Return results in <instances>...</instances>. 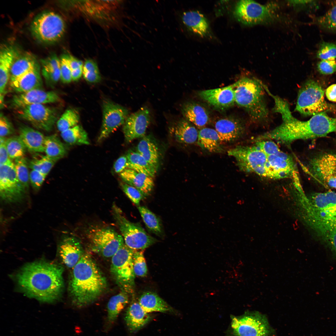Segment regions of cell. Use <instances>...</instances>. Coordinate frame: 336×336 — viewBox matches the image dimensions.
<instances>
[{
    "label": "cell",
    "mask_w": 336,
    "mask_h": 336,
    "mask_svg": "<svg viewBox=\"0 0 336 336\" xmlns=\"http://www.w3.org/2000/svg\"><path fill=\"white\" fill-rule=\"evenodd\" d=\"M63 267L45 261L26 265L17 273L18 283L28 296L50 302L61 296L64 287Z\"/></svg>",
    "instance_id": "1"
},
{
    "label": "cell",
    "mask_w": 336,
    "mask_h": 336,
    "mask_svg": "<svg viewBox=\"0 0 336 336\" xmlns=\"http://www.w3.org/2000/svg\"><path fill=\"white\" fill-rule=\"evenodd\" d=\"M69 291L73 304L78 307L96 301L107 287L106 279L91 256L84 253L72 268Z\"/></svg>",
    "instance_id": "2"
},
{
    "label": "cell",
    "mask_w": 336,
    "mask_h": 336,
    "mask_svg": "<svg viewBox=\"0 0 336 336\" xmlns=\"http://www.w3.org/2000/svg\"><path fill=\"white\" fill-rule=\"evenodd\" d=\"M264 84L254 77H245L232 84L235 103L245 109L254 120L262 121L269 114Z\"/></svg>",
    "instance_id": "3"
},
{
    "label": "cell",
    "mask_w": 336,
    "mask_h": 336,
    "mask_svg": "<svg viewBox=\"0 0 336 336\" xmlns=\"http://www.w3.org/2000/svg\"><path fill=\"white\" fill-rule=\"evenodd\" d=\"M288 131L293 141L324 137L336 132V118L329 117L325 112L313 115L306 121L295 118L289 123Z\"/></svg>",
    "instance_id": "4"
},
{
    "label": "cell",
    "mask_w": 336,
    "mask_h": 336,
    "mask_svg": "<svg viewBox=\"0 0 336 336\" xmlns=\"http://www.w3.org/2000/svg\"><path fill=\"white\" fill-rule=\"evenodd\" d=\"M228 154L235 159L241 170L269 179H277L270 166L266 155L256 145L238 146L229 150Z\"/></svg>",
    "instance_id": "5"
},
{
    "label": "cell",
    "mask_w": 336,
    "mask_h": 336,
    "mask_svg": "<svg viewBox=\"0 0 336 336\" xmlns=\"http://www.w3.org/2000/svg\"><path fill=\"white\" fill-rule=\"evenodd\" d=\"M324 91L315 81L309 80L298 92L295 110L305 116L314 115L331 110L332 106L325 101Z\"/></svg>",
    "instance_id": "6"
},
{
    "label": "cell",
    "mask_w": 336,
    "mask_h": 336,
    "mask_svg": "<svg viewBox=\"0 0 336 336\" xmlns=\"http://www.w3.org/2000/svg\"><path fill=\"white\" fill-rule=\"evenodd\" d=\"M298 203L302 217L336 221V193L332 191L315 193Z\"/></svg>",
    "instance_id": "7"
},
{
    "label": "cell",
    "mask_w": 336,
    "mask_h": 336,
    "mask_svg": "<svg viewBox=\"0 0 336 336\" xmlns=\"http://www.w3.org/2000/svg\"><path fill=\"white\" fill-rule=\"evenodd\" d=\"M112 214L125 244L130 248L143 250L156 242V239L148 234L140 224L128 220L114 204L112 206Z\"/></svg>",
    "instance_id": "8"
},
{
    "label": "cell",
    "mask_w": 336,
    "mask_h": 336,
    "mask_svg": "<svg viewBox=\"0 0 336 336\" xmlns=\"http://www.w3.org/2000/svg\"><path fill=\"white\" fill-rule=\"evenodd\" d=\"M86 236L93 249L106 257H112L124 244L122 236L109 227L90 226Z\"/></svg>",
    "instance_id": "9"
},
{
    "label": "cell",
    "mask_w": 336,
    "mask_h": 336,
    "mask_svg": "<svg viewBox=\"0 0 336 336\" xmlns=\"http://www.w3.org/2000/svg\"><path fill=\"white\" fill-rule=\"evenodd\" d=\"M31 30L34 36L46 43H53L60 40L65 30L64 22L55 12H48L38 15L33 21Z\"/></svg>",
    "instance_id": "10"
},
{
    "label": "cell",
    "mask_w": 336,
    "mask_h": 336,
    "mask_svg": "<svg viewBox=\"0 0 336 336\" xmlns=\"http://www.w3.org/2000/svg\"><path fill=\"white\" fill-rule=\"evenodd\" d=\"M134 250L124 243L112 257L110 271L117 282L126 292H130L134 284L133 264Z\"/></svg>",
    "instance_id": "11"
},
{
    "label": "cell",
    "mask_w": 336,
    "mask_h": 336,
    "mask_svg": "<svg viewBox=\"0 0 336 336\" xmlns=\"http://www.w3.org/2000/svg\"><path fill=\"white\" fill-rule=\"evenodd\" d=\"M231 327L235 336H270L271 334L266 318L256 312L232 316Z\"/></svg>",
    "instance_id": "12"
},
{
    "label": "cell",
    "mask_w": 336,
    "mask_h": 336,
    "mask_svg": "<svg viewBox=\"0 0 336 336\" xmlns=\"http://www.w3.org/2000/svg\"><path fill=\"white\" fill-rule=\"evenodd\" d=\"M234 15L239 22L248 26L270 22L273 20L275 16L270 7L249 0L237 2Z\"/></svg>",
    "instance_id": "13"
},
{
    "label": "cell",
    "mask_w": 336,
    "mask_h": 336,
    "mask_svg": "<svg viewBox=\"0 0 336 336\" xmlns=\"http://www.w3.org/2000/svg\"><path fill=\"white\" fill-rule=\"evenodd\" d=\"M17 110L18 118L37 129L46 131L52 129L57 119L56 110L44 104L27 105Z\"/></svg>",
    "instance_id": "14"
},
{
    "label": "cell",
    "mask_w": 336,
    "mask_h": 336,
    "mask_svg": "<svg viewBox=\"0 0 336 336\" xmlns=\"http://www.w3.org/2000/svg\"><path fill=\"white\" fill-rule=\"evenodd\" d=\"M306 169L312 177L326 187L336 189V156L324 153L311 159Z\"/></svg>",
    "instance_id": "15"
},
{
    "label": "cell",
    "mask_w": 336,
    "mask_h": 336,
    "mask_svg": "<svg viewBox=\"0 0 336 336\" xmlns=\"http://www.w3.org/2000/svg\"><path fill=\"white\" fill-rule=\"evenodd\" d=\"M26 190L17 177L13 162L0 165V194L3 200L20 202L25 198Z\"/></svg>",
    "instance_id": "16"
},
{
    "label": "cell",
    "mask_w": 336,
    "mask_h": 336,
    "mask_svg": "<svg viewBox=\"0 0 336 336\" xmlns=\"http://www.w3.org/2000/svg\"><path fill=\"white\" fill-rule=\"evenodd\" d=\"M128 111L125 108L109 100L103 105V120L101 131L97 139L100 142L122 125L128 117Z\"/></svg>",
    "instance_id": "17"
},
{
    "label": "cell",
    "mask_w": 336,
    "mask_h": 336,
    "mask_svg": "<svg viewBox=\"0 0 336 336\" xmlns=\"http://www.w3.org/2000/svg\"><path fill=\"white\" fill-rule=\"evenodd\" d=\"M151 120L149 110L141 108L128 117L123 125V131L127 142L143 137Z\"/></svg>",
    "instance_id": "18"
},
{
    "label": "cell",
    "mask_w": 336,
    "mask_h": 336,
    "mask_svg": "<svg viewBox=\"0 0 336 336\" xmlns=\"http://www.w3.org/2000/svg\"><path fill=\"white\" fill-rule=\"evenodd\" d=\"M266 156L270 166L278 179L290 178L293 181L299 180L296 165L289 154L279 148Z\"/></svg>",
    "instance_id": "19"
},
{
    "label": "cell",
    "mask_w": 336,
    "mask_h": 336,
    "mask_svg": "<svg viewBox=\"0 0 336 336\" xmlns=\"http://www.w3.org/2000/svg\"><path fill=\"white\" fill-rule=\"evenodd\" d=\"M59 100V97L55 92L37 89L15 95L10 101V105L17 110L27 105L54 103Z\"/></svg>",
    "instance_id": "20"
},
{
    "label": "cell",
    "mask_w": 336,
    "mask_h": 336,
    "mask_svg": "<svg viewBox=\"0 0 336 336\" xmlns=\"http://www.w3.org/2000/svg\"><path fill=\"white\" fill-rule=\"evenodd\" d=\"M199 96L212 106L224 110L233 106L235 102L233 85L216 89L201 91Z\"/></svg>",
    "instance_id": "21"
},
{
    "label": "cell",
    "mask_w": 336,
    "mask_h": 336,
    "mask_svg": "<svg viewBox=\"0 0 336 336\" xmlns=\"http://www.w3.org/2000/svg\"><path fill=\"white\" fill-rule=\"evenodd\" d=\"M302 218L336 255V221L308 217Z\"/></svg>",
    "instance_id": "22"
},
{
    "label": "cell",
    "mask_w": 336,
    "mask_h": 336,
    "mask_svg": "<svg viewBox=\"0 0 336 336\" xmlns=\"http://www.w3.org/2000/svg\"><path fill=\"white\" fill-rule=\"evenodd\" d=\"M215 129L222 142L234 141L241 137L244 132V125L236 118L226 117L216 121Z\"/></svg>",
    "instance_id": "23"
},
{
    "label": "cell",
    "mask_w": 336,
    "mask_h": 336,
    "mask_svg": "<svg viewBox=\"0 0 336 336\" xmlns=\"http://www.w3.org/2000/svg\"><path fill=\"white\" fill-rule=\"evenodd\" d=\"M62 262L69 268H73L84 253L80 240L74 236H68L63 240L58 249Z\"/></svg>",
    "instance_id": "24"
},
{
    "label": "cell",
    "mask_w": 336,
    "mask_h": 336,
    "mask_svg": "<svg viewBox=\"0 0 336 336\" xmlns=\"http://www.w3.org/2000/svg\"><path fill=\"white\" fill-rule=\"evenodd\" d=\"M119 174L124 182L136 188L146 197L151 194L154 185L152 177L128 168Z\"/></svg>",
    "instance_id": "25"
},
{
    "label": "cell",
    "mask_w": 336,
    "mask_h": 336,
    "mask_svg": "<svg viewBox=\"0 0 336 336\" xmlns=\"http://www.w3.org/2000/svg\"><path fill=\"white\" fill-rule=\"evenodd\" d=\"M151 319V316L144 311L138 301H133L131 303L124 316L126 324L131 333H134L140 329Z\"/></svg>",
    "instance_id": "26"
},
{
    "label": "cell",
    "mask_w": 336,
    "mask_h": 336,
    "mask_svg": "<svg viewBox=\"0 0 336 336\" xmlns=\"http://www.w3.org/2000/svg\"><path fill=\"white\" fill-rule=\"evenodd\" d=\"M42 85V80L38 65L19 78L10 82L12 88L19 93L40 89Z\"/></svg>",
    "instance_id": "27"
},
{
    "label": "cell",
    "mask_w": 336,
    "mask_h": 336,
    "mask_svg": "<svg viewBox=\"0 0 336 336\" xmlns=\"http://www.w3.org/2000/svg\"><path fill=\"white\" fill-rule=\"evenodd\" d=\"M182 112L185 119L200 129L204 128L210 120L209 115L206 109L195 102L184 103Z\"/></svg>",
    "instance_id": "28"
},
{
    "label": "cell",
    "mask_w": 336,
    "mask_h": 336,
    "mask_svg": "<svg viewBox=\"0 0 336 336\" xmlns=\"http://www.w3.org/2000/svg\"><path fill=\"white\" fill-rule=\"evenodd\" d=\"M19 136L26 147L36 152H44L45 137L39 131L26 126L20 127Z\"/></svg>",
    "instance_id": "29"
},
{
    "label": "cell",
    "mask_w": 336,
    "mask_h": 336,
    "mask_svg": "<svg viewBox=\"0 0 336 336\" xmlns=\"http://www.w3.org/2000/svg\"><path fill=\"white\" fill-rule=\"evenodd\" d=\"M182 20L184 25L192 32L204 37L208 32V23L204 15L198 11H189L183 13Z\"/></svg>",
    "instance_id": "30"
},
{
    "label": "cell",
    "mask_w": 336,
    "mask_h": 336,
    "mask_svg": "<svg viewBox=\"0 0 336 336\" xmlns=\"http://www.w3.org/2000/svg\"><path fill=\"white\" fill-rule=\"evenodd\" d=\"M197 142L202 149L210 152L220 153L223 151L222 142L215 129L204 127L200 129Z\"/></svg>",
    "instance_id": "31"
},
{
    "label": "cell",
    "mask_w": 336,
    "mask_h": 336,
    "mask_svg": "<svg viewBox=\"0 0 336 336\" xmlns=\"http://www.w3.org/2000/svg\"><path fill=\"white\" fill-rule=\"evenodd\" d=\"M172 132L178 142L192 144L197 142L198 131L193 124L185 119L179 121L172 129Z\"/></svg>",
    "instance_id": "32"
},
{
    "label": "cell",
    "mask_w": 336,
    "mask_h": 336,
    "mask_svg": "<svg viewBox=\"0 0 336 336\" xmlns=\"http://www.w3.org/2000/svg\"><path fill=\"white\" fill-rule=\"evenodd\" d=\"M138 302L146 312H172L173 309L165 301L156 293L151 292L143 293L138 299Z\"/></svg>",
    "instance_id": "33"
},
{
    "label": "cell",
    "mask_w": 336,
    "mask_h": 336,
    "mask_svg": "<svg viewBox=\"0 0 336 336\" xmlns=\"http://www.w3.org/2000/svg\"><path fill=\"white\" fill-rule=\"evenodd\" d=\"M15 50L12 47H6L0 53V94H4L5 89L9 78L10 68L16 57Z\"/></svg>",
    "instance_id": "34"
},
{
    "label": "cell",
    "mask_w": 336,
    "mask_h": 336,
    "mask_svg": "<svg viewBox=\"0 0 336 336\" xmlns=\"http://www.w3.org/2000/svg\"><path fill=\"white\" fill-rule=\"evenodd\" d=\"M136 151L157 170L160 157L159 150L149 136H144L142 138L137 145Z\"/></svg>",
    "instance_id": "35"
},
{
    "label": "cell",
    "mask_w": 336,
    "mask_h": 336,
    "mask_svg": "<svg viewBox=\"0 0 336 336\" xmlns=\"http://www.w3.org/2000/svg\"><path fill=\"white\" fill-rule=\"evenodd\" d=\"M128 302L127 292L123 290L110 299L107 306V323L108 328L114 323L119 314Z\"/></svg>",
    "instance_id": "36"
},
{
    "label": "cell",
    "mask_w": 336,
    "mask_h": 336,
    "mask_svg": "<svg viewBox=\"0 0 336 336\" xmlns=\"http://www.w3.org/2000/svg\"><path fill=\"white\" fill-rule=\"evenodd\" d=\"M38 65L34 58L27 54L16 57L11 66L9 74L10 82L28 72Z\"/></svg>",
    "instance_id": "37"
},
{
    "label": "cell",
    "mask_w": 336,
    "mask_h": 336,
    "mask_svg": "<svg viewBox=\"0 0 336 336\" xmlns=\"http://www.w3.org/2000/svg\"><path fill=\"white\" fill-rule=\"evenodd\" d=\"M126 155L128 160V169L146 174L153 178L154 177L157 170L138 152L130 150Z\"/></svg>",
    "instance_id": "38"
},
{
    "label": "cell",
    "mask_w": 336,
    "mask_h": 336,
    "mask_svg": "<svg viewBox=\"0 0 336 336\" xmlns=\"http://www.w3.org/2000/svg\"><path fill=\"white\" fill-rule=\"evenodd\" d=\"M61 136L67 143L71 145H89L88 134L80 125H77L61 133Z\"/></svg>",
    "instance_id": "39"
},
{
    "label": "cell",
    "mask_w": 336,
    "mask_h": 336,
    "mask_svg": "<svg viewBox=\"0 0 336 336\" xmlns=\"http://www.w3.org/2000/svg\"><path fill=\"white\" fill-rule=\"evenodd\" d=\"M137 208L147 229L156 236H162L163 231L159 218L145 206H139Z\"/></svg>",
    "instance_id": "40"
},
{
    "label": "cell",
    "mask_w": 336,
    "mask_h": 336,
    "mask_svg": "<svg viewBox=\"0 0 336 336\" xmlns=\"http://www.w3.org/2000/svg\"><path fill=\"white\" fill-rule=\"evenodd\" d=\"M44 149L46 155L59 160L64 157L67 153L64 145L55 135L45 137Z\"/></svg>",
    "instance_id": "41"
},
{
    "label": "cell",
    "mask_w": 336,
    "mask_h": 336,
    "mask_svg": "<svg viewBox=\"0 0 336 336\" xmlns=\"http://www.w3.org/2000/svg\"><path fill=\"white\" fill-rule=\"evenodd\" d=\"M58 160L46 155H36L30 161L28 167L32 170L38 171L47 176Z\"/></svg>",
    "instance_id": "42"
},
{
    "label": "cell",
    "mask_w": 336,
    "mask_h": 336,
    "mask_svg": "<svg viewBox=\"0 0 336 336\" xmlns=\"http://www.w3.org/2000/svg\"><path fill=\"white\" fill-rule=\"evenodd\" d=\"M5 144L10 159L15 160L24 157L26 148L19 136L7 138Z\"/></svg>",
    "instance_id": "43"
},
{
    "label": "cell",
    "mask_w": 336,
    "mask_h": 336,
    "mask_svg": "<svg viewBox=\"0 0 336 336\" xmlns=\"http://www.w3.org/2000/svg\"><path fill=\"white\" fill-rule=\"evenodd\" d=\"M79 120V116L76 111L67 110L57 121V128L61 133L77 125Z\"/></svg>",
    "instance_id": "44"
},
{
    "label": "cell",
    "mask_w": 336,
    "mask_h": 336,
    "mask_svg": "<svg viewBox=\"0 0 336 336\" xmlns=\"http://www.w3.org/2000/svg\"><path fill=\"white\" fill-rule=\"evenodd\" d=\"M14 167L17 177L22 185L27 190L29 186V174L28 165L24 157L15 160Z\"/></svg>",
    "instance_id": "45"
},
{
    "label": "cell",
    "mask_w": 336,
    "mask_h": 336,
    "mask_svg": "<svg viewBox=\"0 0 336 336\" xmlns=\"http://www.w3.org/2000/svg\"><path fill=\"white\" fill-rule=\"evenodd\" d=\"M316 22L324 29L336 31V3L324 14L318 17Z\"/></svg>",
    "instance_id": "46"
},
{
    "label": "cell",
    "mask_w": 336,
    "mask_h": 336,
    "mask_svg": "<svg viewBox=\"0 0 336 336\" xmlns=\"http://www.w3.org/2000/svg\"><path fill=\"white\" fill-rule=\"evenodd\" d=\"M143 250H134L133 254V264L135 276L144 277L147 273V268L143 254Z\"/></svg>",
    "instance_id": "47"
},
{
    "label": "cell",
    "mask_w": 336,
    "mask_h": 336,
    "mask_svg": "<svg viewBox=\"0 0 336 336\" xmlns=\"http://www.w3.org/2000/svg\"><path fill=\"white\" fill-rule=\"evenodd\" d=\"M317 57L322 60L336 59V45L334 43L323 42L317 52Z\"/></svg>",
    "instance_id": "48"
},
{
    "label": "cell",
    "mask_w": 336,
    "mask_h": 336,
    "mask_svg": "<svg viewBox=\"0 0 336 336\" xmlns=\"http://www.w3.org/2000/svg\"><path fill=\"white\" fill-rule=\"evenodd\" d=\"M120 185L128 198L137 206H139L141 201L146 197L138 189L124 182L121 183Z\"/></svg>",
    "instance_id": "49"
},
{
    "label": "cell",
    "mask_w": 336,
    "mask_h": 336,
    "mask_svg": "<svg viewBox=\"0 0 336 336\" xmlns=\"http://www.w3.org/2000/svg\"><path fill=\"white\" fill-rule=\"evenodd\" d=\"M60 79L64 83L70 82L72 80L71 70L67 59V55H63L60 59Z\"/></svg>",
    "instance_id": "50"
},
{
    "label": "cell",
    "mask_w": 336,
    "mask_h": 336,
    "mask_svg": "<svg viewBox=\"0 0 336 336\" xmlns=\"http://www.w3.org/2000/svg\"><path fill=\"white\" fill-rule=\"evenodd\" d=\"M317 68L321 74L329 75L336 72L335 60H322L317 65Z\"/></svg>",
    "instance_id": "51"
},
{
    "label": "cell",
    "mask_w": 336,
    "mask_h": 336,
    "mask_svg": "<svg viewBox=\"0 0 336 336\" xmlns=\"http://www.w3.org/2000/svg\"><path fill=\"white\" fill-rule=\"evenodd\" d=\"M46 175L36 170H32L29 174L30 181L35 190H39L43 184Z\"/></svg>",
    "instance_id": "52"
},
{
    "label": "cell",
    "mask_w": 336,
    "mask_h": 336,
    "mask_svg": "<svg viewBox=\"0 0 336 336\" xmlns=\"http://www.w3.org/2000/svg\"><path fill=\"white\" fill-rule=\"evenodd\" d=\"M42 74L47 83L52 86L55 84L60 79V68L55 70L42 68Z\"/></svg>",
    "instance_id": "53"
},
{
    "label": "cell",
    "mask_w": 336,
    "mask_h": 336,
    "mask_svg": "<svg viewBox=\"0 0 336 336\" xmlns=\"http://www.w3.org/2000/svg\"><path fill=\"white\" fill-rule=\"evenodd\" d=\"M14 129L11 123L2 114L0 115V137H5L12 134Z\"/></svg>",
    "instance_id": "54"
},
{
    "label": "cell",
    "mask_w": 336,
    "mask_h": 336,
    "mask_svg": "<svg viewBox=\"0 0 336 336\" xmlns=\"http://www.w3.org/2000/svg\"><path fill=\"white\" fill-rule=\"evenodd\" d=\"M43 68L55 70L60 68V60L55 55H52L42 61Z\"/></svg>",
    "instance_id": "55"
},
{
    "label": "cell",
    "mask_w": 336,
    "mask_h": 336,
    "mask_svg": "<svg viewBox=\"0 0 336 336\" xmlns=\"http://www.w3.org/2000/svg\"><path fill=\"white\" fill-rule=\"evenodd\" d=\"M7 138L5 137L0 138V165H4L12 162L9 158L5 142Z\"/></svg>",
    "instance_id": "56"
},
{
    "label": "cell",
    "mask_w": 336,
    "mask_h": 336,
    "mask_svg": "<svg viewBox=\"0 0 336 336\" xmlns=\"http://www.w3.org/2000/svg\"><path fill=\"white\" fill-rule=\"evenodd\" d=\"M128 162L126 155L119 157L115 161L114 165V169L116 173H121L128 168Z\"/></svg>",
    "instance_id": "57"
},
{
    "label": "cell",
    "mask_w": 336,
    "mask_h": 336,
    "mask_svg": "<svg viewBox=\"0 0 336 336\" xmlns=\"http://www.w3.org/2000/svg\"><path fill=\"white\" fill-rule=\"evenodd\" d=\"M83 75L84 79L89 82H99L101 79L99 72H83Z\"/></svg>",
    "instance_id": "58"
},
{
    "label": "cell",
    "mask_w": 336,
    "mask_h": 336,
    "mask_svg": "<svg viewBox=\"0 0 336 336\" xmlns=\"http://www.w3.org/2000/svg\"><path fill=\"white\" fill-rule=\"evenodd\" d=\"M83 72H99L96 63L91 60H86L83 66Z\"/></svg>",
    "instance_id": "59"
},
{
    "label": "cell",
    "mask_w": 336,
    "mask_h": 336,
    "mask_svg": "<svg viewBox=\"0 0 336 336\" xmlns=\"http://www.w3.org/2000/svg\"><path fill=\"white\" fill-rule=\"evenodd\" d=\"M68 63L72 70L83 66L82 62L71 55H67Z\"/></svg>",
    "instance_id": "60"
},
{
    "label": "cell",
    "mask_w": 336,
    "mask_h": 336,
    "mask_svg": "<svg viewBox=\"0 0 336 336\" xmlns=\"http://www.w3.org/2000/svg\"><path fill=\"white\" fill-rule=\"evenodd\" d=\"M325 95L329 100L336 102V84H333L329 86L326 90Z\"/></svg>",
    "instance_id": "61"
},
{
    "label": "cell",
    "mask_w": 336,
    "mask_h": 336,
    "mask_svg": "<svg viewBox=\"0 0 336 336\" xmlns=\"http://www.w3.org/2000/svg\"><path fill=\"white\" fill-rule=\"evenodd\" d=\"M83 72V67L79 68L71 71L72 80L75 81L79 79Z\"/></svg>",
    "instance_id": "62"
},
{
    "label": "cell",
    "mask_w": 336,
    "mask_h": 336,
    "mask_svg": "<svg viewBox=\"0 0 336 336\" xmlns=\"http://www.w3.org/2000/svg\"><path fill=\"white\" fill-rule=\"evenodd\" d=\"M335 155H336V154H335Z\"/></svg>",
    "instance_id": "63"
}]
</instances>
